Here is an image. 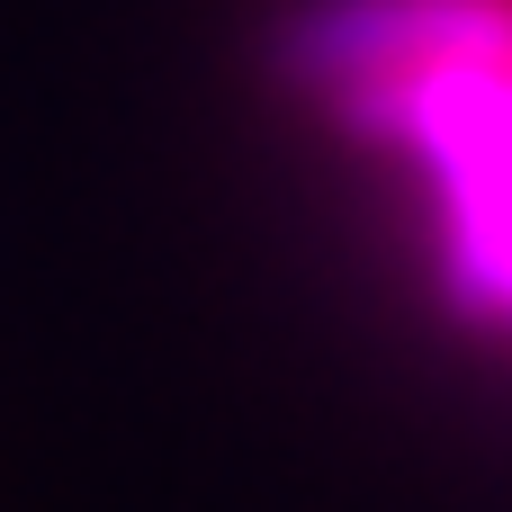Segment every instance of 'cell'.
<instances>
[{
  "label": "cell",
  "mask_w": 512,
  "mask_h": 512,
  "mask_svg": "<svg viewBox=\"0 0 512 512\" xmlns=\"http://www.w3.org/2000/svg\"><path fill=\"white\" fill-rule=\"evenodd\" d=\"M279 72L432 189V261L459 315L512 324V0H306Z\"/></svg>",
  "instance_id": "cell-1"
}]
</instances>
